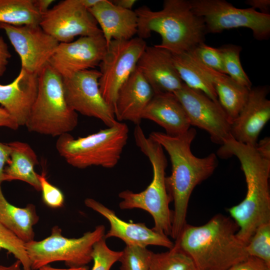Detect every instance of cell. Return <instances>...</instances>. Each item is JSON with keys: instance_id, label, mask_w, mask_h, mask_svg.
I'll use <instances>...</instances> for the list:
<instances>
[{"instance_id": "6da1fadb", "label": "cell", "mask_w": 270, "mask_h": 270, "mask_svg": "<svg viewBox=\"0 0 270 270\" xmlns=\"http://www.w3.org/2000/svg\"><path fill=\"white\" fill-rule=\"evenodd\" d=\"M196 134V129L190 128L178 136L153 132L148 136L166 151L170 158L172 173L166 176V184L174 203L170 236L174 240L186 224L187 210L193 190L212 175L218 164L215 154L202 158L193 154L190 146Z\"/></svg>"}, {"instance_id": "7a4b0ae2", "label": "cell", "mask_w": 270, "mask_h": 270, "mask_svg": "<svg viewBox=\"0 0 270 270\" xmlns=\"http://www.w3.org/2000/svg\"><path fill=\"white\" fill-rule=\"evenodd\" d=\"M218 153L223 158L236 156L244 174L246 196L228 211L238 226V238L246 244L258 226L270 222V158L261 154L256 146L232 138L222 145Z\"/></svg>"}, {"instance_id": "3957f363", "label": "cell", "mask_w": 270, "mask_h": 270, "mask_svg": "<svg viewBox=\"0 0 270 270\" xmlns=\"http://www.w3.org/2000/svg\"><path fill=\"white\" fill-rule=\"evenodd\" d=\"M238 226L231 218L218 214L200 226L186 224L176 244L198 270H227L246 259V244L237 236Z\"/></svg>"}, {"instance_id": "277c9868", "label": "cell", "mask_w": 270, "mask_h": 270, "mask_svg": "<svg viewBox=\"0 0 270 270\" xmlns=\"http://www.w3.org/2000/svg\"><path fill=\"white\" fill-rule=\"evenodd\" d=\"M134 11L138 16V37L144 40L152 32L158 34L162 41L156 46L172 54L188 52L204 42V22L194 12L189 0H165L160 10L142 6Z\"/></svg>"}, {"instance_id": "5b68a950", "label": "cell", "mask_w": 270, "mask_h": 270, "mask_svg": "<svg viewBox=\"0 0 270 270\" xmlns=\"http://www.w3.org/2000/svg\"><path fill=\"white\" fill-rule=\"evenodd\" d=\"M134 136L140 150L149 160L152 168V182L143 191L136 193L125 190L118 194L122 200L119 203L122 210L140 208L152 216L154 231L170 236L172 210L170 209L172 202L166 184V170L168 162L162 147L149 136L146 137L140 125H136Z\"/></svg>"}, {"instance_id": "8992f818", "label": "cell", "mask_w": 270, "mask_h": 270, "mask_svg": "<svg viewBox=\"0 0 270 270\" xmlns=\"http://www.w3.org/2000/svg\"><path fill=\"white\" fill-rule=\"evenodd\" d=\"M129 129L124 122L114 125L84 137L75 138L69 133L58 136L56 147L59 154L73 167L83 169L91 166L114 168L127 144Z\"/></svg>"}, {"instance_id": "52a82bcc", "label": "cell", "mask_w": 270, "mask_h": 270, "mask_svg": "<svg viewBox=\"0 0 270 270\" xmlns=\"http://www.w3.org/2000/svg\"><path fill=\"white\" fill-rule=\"evenodd\" d=\"M38 81L37 96L25 125L28 131L54 137L73 130L78 115L66 100L62 76L48 64L39 73Z\"/></svg>"}, {"instance_id": "ba28073f", "label": "cell", "mask_w": 270, "mask_h": 270, "mask_svg": "<svg viewBox=\"0 0 270 270\" xmlns=\"http://www.w3.org/2000/svg\"><path fill=\"white\" fill-rule=\"evenodd\" d=\"M104 234L105 227L101 224L80 238H67L54 226L48 237L25 244L31 269L38 270L56 262H64L69 268L86 266L92 260L94 245Z\"/></svg>"}, {"instance_id": "9c48e42d", "label": "cell", "mask_w": 270, "mask_h": 270, "mask_svg": "<svg viewBox=\"0 0 270 270\" xmlns=\"http://www.w3.org/2000/svg\"><path fill=\"white\" fill-rule=\"evenodd\" d=\"M194 12L203 20L206 33L238 28L250 29L259 40L270 36V14L251 8H239L224 0H190Z\"/></svg>"}, {"instance_id": "30bf717a", "label": "cell", "mask_w": 270, "mask_h": 270, "mask_svg": "<svg viewBox=\"0 0 270 270\" xmlns=\"http://www.w3.org/2000/svg\"><path fill=\"white\" fill-rule=\"evenodd\" d=\"M138 37L128 40H112L99 66V86L106 102L114 110L118 92L136 68L138 62L146 46Z\"/></svg>"}, {"instance_id": "8fae6325", "label": "cell", "mask_w": 270, "mask_h": 270, "mask_svg": "<svg viewBox=\"0 0 270 270\" xmlns=\"http://www.w3.org/2000/svg\"><path fill=\"white\" fill-rule=\"evenodd\" d=\"M100 77L99 70L89 69L62 78L64 95L68 104L77 113L98 118L110 127L118 121L100 92Z\"/></svg>"}, {"instance_id": "7c38bea8", "label": "cell", "mask_w": 270, "mask_h": 270, "mask_svg": "<svg viewBox=\"0 0 270 270\" xmlns=\"http://www.w3.org/2000/svg\"><path fill=\"white\" fill-rule=\"evenodd\" d=\"M42 28L60 42H70L77 36L102 34L88 10L80 0H64L42 14Z\"/></svg>"}, {"instance_id": "4fadbf2b", "label": "cell", "mask_w": 270, "mask_h": 270, "mask_svg": "<svg viewBox=\"0 0 270 270\" xmlns=\"http://www.w3.org/2000/svg\"><path fill=\"white\" fill-rule=\"evenodd\" d=\"M173 93L182 106L190 126L206 131L212 141L221 146L232 138L231 123L218 102L184 84Z\"/></svg>"}, {"instance_id": "5bb4252c", "label": "cell", "mask_w": 270, "mask_h": 270, "mask_svg": "<svg viewBox=\"0 0 270 270\" xmlns=\"http://www.w3.org/2000/svg\"><path fill=\"white\" fill-rule=\"evenodd\" d=\"M21 61V68L38 75L60 42L40 25L13 26L0 22Z\"/></svg>"}, {"instance_id": "9a60e30c", "label": "cell", "mask_w": 270, "mask_h": 270, "mask_svg": "<svg viewBox=\"0 0 270 270\" xmlns=\"http://www.w3.org/2000/svg\"><path fill=\"white\" fill-rule=\"evenodd\" d=\"M107 49L102 34L60 42L48 64L63 78L99 66Z\"/></svg>"}, {"instance_id": "2e32d148", "label": "cell", "mask_w": 270, "mask_h": 270, "mask_svg": "<svg viewBox=\"0 0 270 270\" xmlns=\"http://www.w3.org/2000/svg\"><path fill=\"white\" fill-rule=\"evenodd\" d=\"M267 86L252 88L246 104L231 124V136L236 141L255 147L258 136L270 119Z\"/></svg>"}, {"instance_id": "e0dca14e", "label": "cell", "mask_w": 270, "mask_h": 270, "mask_svg": "<svg viewBox=\"0 0 270 270\" xmlns=\"http://www.w3.org/2000/svg\"><path fill=\"white\" fill-rule=\"evenodd\" d=\"M84 204L108 221L110 228L104 234L106 239L111 237L118 238L122 240L126 246L142 248L153 245L170 249L174 246V243L168 236L158 233L152 228H149L144 223L126 222L118 218L114 210L94 199L86 198Z\"/></svg>"}, {"instance_id": "ac0fdd59", "label": "cell", "mask_w": 270, "mask_h": 270, "mask_svg": "<svg viewBox=\"0 0 270 270\" xmlns=\"http://www.w3.org/2000/svg\"><path fill=\"white\" fill-rule=\"evenodd\" d=\"M136 68L152 87L154 94L173 93L184 84L174 66L172 54L156 45L146 46Z\"/></svg>"}, {"instance_id": "d6986e66", "label": "cell", "mask_w": 270, "mask_h": 270, "mask_svg": "<svg viewBox=\"0 0 270 270\" xmlns=\"http://www.w3.org/2000/svg\"><path fill=\"white\" fill-rule=\"evenodd\" d=\"M154 95L152 87L136 68L118 92L114 108L116 120L140 125L142 113Z\"/></svg>"}, {"instance_id": "ffe728a7", "label": "cell", "mask_w": 270, "mask_h": 270, "mask_svg": "<svg viewBox=\"0 0 270 270\" xmlns=\"http://www.w3.org/2000/svg\"><path fill=\"white\" fill-rule=\"evenodd\" d=\"M38 75L21 68L16 78L7 84H0V104L19 126H25L38 91Z\"/></svg>"}, {"instance_id": "44dd1931", "label": "cell", "mask_w": 270, "mask_h": 270, "mask_svg": "<svg viewBox=\"0 0 270 270\" xmlns=\"http://www.w3.org/2000/svg\"><path fill=\"white\" fill-rule=\"evenodd\" d=\"M88 10L100 26L107 46L112 40H128L137 34L134 10L122 8L108 0H101Z\"/></svg>"}, {"instance_id": "7402d4cb", "label": "cell", "mask_w": 270, "mask_h": 270, "mask_svg": "<svg viewBox=\"0 0 270 270\" xmlns=\"http://www.w3.org/2000/svg\"><path fill=\"white\" fill-rule=\"evenodd\" d=\"M142 119L152 120L172 136L186 132L190 124L186 112L174 93L155 94L145 108Z\"/></svg>"}, {"instance_id": "603a6c76", "label": "cell", "mask_w": 270, "mask_h": 270, "mask_svg": "<svg viewBox=\"0 0 270 270\" xmlns=\"http://www.w3.org/2000/svg\"><path fill=\"white\" fill-rule=\"evenodd\" d=\"M172 60L180 78L186 86L218 102L214 82L221 73L204 65L190 52L172 54Z\"/></svg>"}, {"instance_id": "cb8c5ba5", "label": "cell", "mask_w": 270, "mask_h": 270, "mask_svg": "<svg viewBox=\"0 0 270 270\" xmlns=\"http://www.w3.org/2000/svg\"><path fill=\"white\" fill-rule=\"evenodd\" d=\"M8 144L10 148V160L4 168V181L19 180L40 191V185L34 167L38 164L34 150L27 143L14 141Z\"/></svg>"}, {"instance_id": "d4e9b609", "label": "cell", "mask_w": 270, "mask_h": 270, "mask_svg": "<svg viewBox=\"0 0 270 270\" xmlns=\"http://www.w3.org/2000/svg\"><path fill=\"white\" fill-rule=\"evenodd\" d=\"M39 217L35 206L28 204L19 208L10 204L5 198L0 186V224L25 243L34 240V226Z\"/></svg>"}, {"instance_id": "484cf974", "label": "cell", "mask_w": 270, "mask_h": 270, "mask_svg": "<svg viewBox=\"0 0 270 270\" xmlns=\"http://www.w3.org/2000/svg\"><path fill=\"white\" fill-rule=\"evenodd\" d=\"M214 84L218 102L232 124L246 104L250 89L222 74Z\"/></svg>"}, {"instance_id": "4316f807", "label": "cell", "mask_w": 270, "mask_h": 270, "mask_svg": "<svg viewBox=\"0 0 270 270\" xmlns=\"http://www.w3.org/2000/svg\"><path fill=\"white\" fill-rule=\"evenodd\" d=\"M41 16L34 0H0V22L13 26L40 25Z\"/></svg>"}, {"instance_id": "83f0119b", "label": "cell", "mask_w": 270, "mask_h": 270, "mask_svg": "<svg viewBox=\"0 0 270 270\" xmlns=\"http://www.w3.org/2000/svg\"><path fill=\"white\" fill-rule=\"evenodd\" d=\"M149 270H198L192 258L176 244L167 252H152Z\"/></svg>"}, {"instance_id": "f1b7e54d", "label": "cell", "mask_w": 270, "mask_h": 270, "mask_svg": "<svg viewBox=\"0 0 270 270\" xmlns=\"http://www.w3.org/2000/svg\"><path fill=\"white\" fill-rule=\"evenodd\" d=\"M226 74L238 84L250 89L252 84L244 71L240 60V46L232 44L220 48Z\"/></svg>"}, {"instance_id": "f546056e", "label": "cell", "mask_w": 270, "mask_h": 270, "mask_svg": "<svg viewBox=\"0 0 270 270\" xmlns=\"http://www.w3.org/2000/svg\"><path fill=\"white\" fill-rule=\"evenodd\" d=\"M248 256L258 258L270 267V222L258 226L246 244Z\"/></svg>"}, {"instance_id": "4dcf8cb0", "label": "cell", "mask_w": 270, "mask_h": 270, "mask_svg": "<svg viewBox=\"0 0 270 270\" xmlns=\"http://www.w3.org/2000/svg\"><path fill=\"white\" fill-rule=\"evenodd\" d=\"M152 252L146 248L126 246L118 260L120 270H149Z\"/></svg>"}, {"instance_id": "1f68e13d", "label": "cell", "mask_w": 270, "mask_h": 270, "mask_svg": "<svg viewBox=\"0 0 270 270\" xmlns=\"http://www.w3.org/2000/svg\"><path fill=\"white\" fill-rule=\"evenodd\" d=\"M25 242L0 224V250L4 249L20 262L24 270H32Z\"/></svg>"}, {"instance_id": "d6a6232c", "label": "cell", "mask_w": 270, "mask_h": 270, "mask_svg": "<svg viewBox=\"0 0 270 270\" xmlns=\"http://www.w3.org/2000/svg\"><path fill=\"white\" fill-rule=\"evenodd\" d=\"M106 240L104 236L94 245L92 254L94 264L91 270H110L122 256V251L110 249L106 244Z\"/></svg>"}, {"instance_id": "836d02e7", "label": "cell", "mask_w": 270, "mask_h": 270, "mask_svg": "<svg viewBox=\"0 0 270 270\" xmlns=\"http://www.w3.org/2000/svg\"><path fill=\"white\" fill-rule=\"evenodd\" d=\"M190 52L206 67L226 74L222 54L219 48L210 46L203 42Z\"/></svg>"}, {"instance_id": "e575fe53", "label": "cell", "mask_w": 270, "mask_h": 270, "mask_svg": "<svg viewBox=\"0 0 270 270\" xmlns=\"http://www.w3.org/2000/svg\"><path fill=\"white\" fill-rule=\"evenodd\" d=\"M38 178L40 185L42 200L44 204L52 208L62 207L64 200L62 192L48 180L44 172L41 174H38Z\"/></svg>"}, {"instance_id": "d590c367", "label": "cell", "mask_w": 270, "mask_h": 270, "mask_svg": "<svg viewBox=\"0 0 270 270\" xmlns=\"http://www.w3.org/2000/svg\"><path fill=\"white\" fill-rule=\"evenodd\" d=\"M227 270H270V267L262 260L248 256L244 260L234 264Z\"/></svg>"}, {"instance_id": "8d00e7d4", "label": "cell", "mask_w": 270, "mask_h": 270, "mask_svg": "<svg viewBox=\"0 0 270 270\" xmlns=\"http://www.w3.org/2000/svg\"><path fill=\"white\" fill-rule=\"evenodd\" d=\"M11 57L7 44L3 38L0 36V76H2L6 72Z\"/></svg>"}, {"instance_id": "74e56055", "label": "cell", "mask_w": 270, "mask_h": 270, "mask_svg": "<svg viewBox=\"0 0 270 270\" xmlns=\"http://www.w3.org/2000/svg\"><path fill=\"white\" fill-rule=\"evenodd\" d=\"M10 148L8 144L0 142V186L4 182V168L10 161Z\"/></svg>"}, {"instance_id": "f35d334b", "label": "cell", "mask_w": 270, "mask_h": 270, "mask_svg": "<svg viewBox=\"0 0 270 270\" xmlns=\"http://www.w3.org/2000/svg\"><path fill=\"white\" fill-rule=\"evenodd\" d=\"M6 127L16 130L19 128L14 118L3 107H0V127Z\"/></svg>"}, {"instance_id": "ab89813d", "label": "cell", "mask_w": 270, "mask_h": 270, "mask_svg": "<svg viewBox=\"0 0 270 270\" xmlns=\"http://www.w3.org/2000/svg\"><path fill=\"white\" fill-rule=\"evenodd\" d=\"M244 2L254 10L259 9L261 13L270 14V0H247Z\"/></svg>"}, {"instance_id": "60d3db41", "label": "cell", "mask_w": 270, "mask_h": 270, "mask_svg": "<svg viewBox=\"0 0 270 270\" xmlns=\"http://www.w3.org/2000/svg\"><path fill=\"white\" fill-rule=\"evenodd\" d=\"M256 148L264 156L270 158V138L266 137L257 143Z\"/></svg>"}, {"instance_id": "b9f144b4", "label": "cell", "mask_w": 270, "mask_h": 270, "mask_svg": "<svg viewBox=\"0 0 270 270\" xmlns=\"http://www.w3.org/2000/svg\"><path fill=\"white\" fill-rule=\"evenodd\" d=\"M54 2L53 0H34L36 6L41 15L50 9L49 6Z\"/></svg>"}, {"instance_id": "7bdbcfd3", "label": "cell", "mask_w": 270, "mask_h": 270, "mask_svg": "<svg viewBox=\"0 0 270 270\" xmlns=\"http://www.w3.org/2000/svg\"><path fill=\"white\" fill-rule=\"evenodd\" d=\"M137 0H115L112 2L116 6L122 8L132 10Z\"/></svg>"}, {"instance_id": "ee69618b", "label": "cell", "mask_w": 270, "mask_h": 270, "mask_svg": "<svg viewBox=\"0 0 270 270\" xmlns=\"http://www.w3.org/2000/svg\"><path fill=\"white\" fill-rule=\"evenodd\" d=\"M88 267L83 266L76 268H54L50 265H46L40 268L38 270H88Z\"/></svg>"}, {"instance_id": "f6af8a7d", "label": "cell", "mask_w": 270, "mask_h": 270, "mask_svg": "<svg viewBox=\"0 0 270 270\" xmlns=\"http://www.w3.org/2000/svg\"><path fill=\"white\" fill-rule=\"evenodd\" d=\"M0 270H24L20 262L16 260L12 264L5 266L0 264Z\"/></svg>"}, {"instance_id": "bcb514c9", "label": "cell", "mask_w": 270, "mask_h": 270, "mask_svg": "<svg viewBox=\"0 0 270 270\" xmlns=\"http://www.w3.org/2000/svg\"><path fill=\"white\" fill-rule=\"evenodd\" d=\"M82 4L88 10L96 5L101 0H80Z\"/></svg>"}]
</instances>
